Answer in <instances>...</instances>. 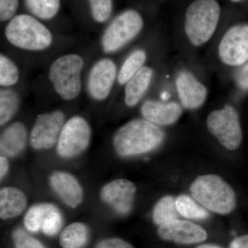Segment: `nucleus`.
<instances>
[{"label":"nucleus","mask_w":248,"mask_h":248,"mask_svg":"<svg viewBox=\"0 0 248 248\" xmlns=\"http://www.w3.org/2000/svg\"><path fill=\"white\" fill-rule=\"evenodd\" d=\"M218 56L230 66H241L248 61V24L228 29L218 46Z\"/></svg>","instance_id":"obj_10"},{"label":"nucleus","mask_w":248,"mask_h":248,"mask_svg":"<svg viewBox=\"0 0 248 248\" xmlns=\"http://www.w3.org/2000/svg\"><path fill=\"white\" fill-rule=\"evenodd\" d=\"M96 248H135L132 245L124 240L112 238L103 240Z\"/></svg>","instance_id":"obj_32"},{"label":"nucleus","mask_w":248,"mask_h":248,"mask_svg":"<svg viewBox=\"0 0 248 248\" xmlns=\"http://www.w3.org/2000/svg\"><path fill=\"white\" fill-rule=\"evenodd\" d=\"M89 239V230L84 223L75 222L66 227L60 236L62 248H81Z\"/></svg>","instance_id":"obj_21"},{"label":"nucleus","mask_w":248,"mask_h":248,"mask_svg":"<svg viewBox=\"0 0 248 248\" xmlns=\"http://www.w3.org/2000/svg\"><path fill=\"white\" fill-rule=\"evenodd\" d=\"M176 86L183 107L187 110H195L206 100V87L187 71H182L177 76Z\"/></svg>","instance_id":"obj_14"},{"label":"nucleus","mask_w":248,"mask_h":248,"mask_svg":"<svg viewBox=\"0 0 248 248\" xmlns=\"http://www.w3.org/2000/svg\"><path fill=\"white\" fill-rule=\"evenodd\" d=\"M65 124V114L61 110L37 115L30 134L31 146L37 151L49 150L58 143Z\"/></svg>","instance_id":"obj_9"},{"label":"nucleus","mask_w":248,"mask_h":248,"mask_svg":"<svg viewBox=\"0 0 248 248\" xmlns=\"http://www.w3.org/2000/svg\"><path fill=\"white\" fill-rule=\"evenodd\" d=\"M146 59V53L142 49H138L130 54L124 61L119 71L117 76L119 84H126L129 80L143 67Z\"/></svg>","instance_id":"obj_23"},{"label":"nucleus","mask_w":248,"mask_h":248,"mask_svg":"<svg viewBox=\"0 0 248 248\" xmlns=\"http://www.w3.org/2000/svg\"><path fill=\"white\" fill-rule=\"evenodd\" d=\"M13 239L16 248H45L38 240L29 236L21 229L14 232Z\"/></svg>","instance_id":"obj_29"},{"label":"nucleus","mask_w":248,"mask_h":248,"mask_svg":"<svg viewBox=\"0 0 248 248\" xmlns=\"http://www.w3.org/2000/svg\"><path fill=\"white\" fill-rule=\"evenodd\" d=\"M91 15L96 22L104 23L112 12V0H89Z\"/></svg>","instance_id":"obj_28"},{"label":"nucleus","mask_w":248,"mask_h":248,"mask_svg":"<svg viewBox=\"0 0 248 248\" xmlns=\"http://www.w3.org/2000/svg\"><path fill=\"white\" fill-rule=\"evenodd\" d=\"M28 133L22 122H15L5 128L0 138V151L6 157H16L25 149Z\"/></svg>","instance_id":"obj_17"},{"label":"nucleus","mask_w":248,"mask_h":248,"mask_svg":"<svg viewBox=\"0 0 248 248\" xmlns=\"http://www.w3.org/2000/svg\"><path fill=\"white\" fill-rule=\"evenodd\" d=\"M24 1L31 14L44 20L55 17L60 8V0H24Z\"/></svg>","instance_id":"obj_26"},{"label":"nucleus","mask_w":248,"mask_h":248,"mask_svg":"<svg viewBox=\"0 0 248 248\" xmlns=\"http://www.w3.org/2000/svg\"><path fill=\"white\" fill-rule=\"evenodd\" d=\"M207 128L222 146L235 151L241 146L243 131L237 111L231 105L212 112L206 121Z\"/></svg>","instance_id":"obj_7"},{"label":"nucleus","mask_w":248,"mask_h":248,"mask_svg":"<svg viewBox=\"0 0 248 248\" xmlns=\"http://www.w3.org/2000/svg\"><path fill=\"white\" fill-rule=\"evenodd\" d=\"M221 9L216 0H196L186 13L185 31L195 46L206 43L213 37L219 20Z\"/></svg>","instance_id":"obj_4"},{"label":"nucleus","mask_w":248,"mask_h":248,"mask_svg":"<svg viewBox=\"0 0 248 248\" xmlns=\"http://www.w3.org/2000/svg\"><path fill=\"white\" fill-rule=\"evenodd\" d=\"M153 77L151 67L143 66L131 78L125 87V103L128 107L138 105L146 94Z\"/></svg>","instance_id":"obj_19"},{"label":"nucleus","mask_w":248,"mask_h":248,"mask_svg":"<svg viewBox=\"0 0 248 248\" xmlns=\"http://www.w3.org/2000/svg\"><path fill=\"white\" fill-rule=\"evenodd\" d=\"M234 78L235 82L240 89L248 91V61L240 67Z\"/></svg>","instance_id":"obj_31"},{"label":"nucleus","mask_w":248,"mask_h":248,"mask_svg":"<svg viewBox=\"0 0 248 248\" xmlns=\"http://www.w3.org/2000/svg\"><path fill=\"white\" fill-rule=\"evenodd\" d=\"M19 6V0H0V19L11 20L15 17Z\"/></svg>","instance_id":"obj_30"},{"label":"nucleus","mask_w":248,"mask_h":248,"mask_svg":"<svg viewBox=\"0 0 248 248\" xmlns=\"http://www.w3.org/2000/svg\"><path fill=\"white\" fill-rule=\"evenodd\" d=\"M84 59L77 54H67L50 65L48 78L57 94L65 101L76 99L81 91V73Z\"/></svg>","instance_id":"obj_5"},{"label":"nucleus","mask_w":248,"mask_h":248,"mask_svg":"<svg viewBox=\"0 0 248 248\" xmlns=\"http://www.w3.org/2000/svg\"><path fill=\"white\" fill-rule=\"evenodd\" d=\"M20 99L14 90L4 88L0 91V125L8 123L19 108Z\"/></svg>","instance_id":"obj_24"},{"label":"nucleus","mask_w":248,"mask_h":248,"mask_svg":"<svg viewBox=\"0 0 248 248\" xmlns=\"http://www.w3.org/2000/svg\"><path fill=\"white\" fill-rule=\"evenodd\" d=\"M197 248H222L219 247V246H215V245H210V244H206V245H202V246H199Z\"/></svg>","instance_id":"obj_35"},{"label":"nucleus","mask_w":248,"mask_h":248,"mask_svg":"<svg viewBox=\"0 0 248 248\" xmlns=\"http://www.w3.org/2000/svg\"><path fill=\"white\" fill-rule=\"evenodd\" d=\"M176 199L172 196H165L155 204L153 210V220L157 226H162L178 219L179 217Z\"/></svg>","instance_id":"obj_22"},{"label":"nucleus","mask_w":248,"mask_h":248,"mask_svg":"<svg viewBox=\"0 0 248 248\" xmlns=\"http://www.w3.org/2000/svg\"><path fill=\"white\" fill-rule=\"evenodd\" d=\"M158 234L165 241L182 244L203 242L208 237L206 231L202 227L192 222L179 219L160 226Z\"/></svg>","instance_id":"obj_13"},{"label":"nucleus","mask_w":248,"mask_h":248,"mask_svg":"<svg viewBox=\"0 0 248 248\" xmlns=\"http://www.w3.org/2000/svg\"><path fill=\"white\" fill-rule=\"evenodd\" d=\"M52 189L62 202L71 208H76L84 200V191L74 176L63 171H55L49 178Z\"/></svg>","instance_id":"obj_15"},{"label":"nucleus","mask_w":248,"mask_h":248,"mask_svg":"<svg viewBox=\"0 0 248 248\" xmlns=\"http://www.w3.org/2000/svg\"><path fill=\"white\" fill-rule=\"evenodd\" d=\"M143 20L135 10L129 9L118 15L103 33L101 46L104 53L118 51L141 32Z\"/></svg>","instance_id":"obj_6"},{"label":"nucleus","mask_w":248,"mask_h":248,"mask_svg":"<svg viewBox=\"0 0 248 248\" xmlns=\"http://www.w3.org/2000/svg\"><path fill=\"white\" fill-rule=\"evenodd\" d=\"M165 133L159 125L137 119L121 126L114 135L112 144L119 156L134 157L151 153L161 146Z\"/></svg>","instance_id":"obj_1"},{"label":"nucleus","mask_w":248,"mask_h":248,"mask_svg":"<svg viewBox=\"0 0 248 248\" xmlns=\"http://www.w3.org/2000/svg\"><path fill=\"white\" fill-rule=\"evenodd\" d=\"M9 170V163L7 157L4 155H1L0 156V178L2 180L6 174H8Z\"/></svg>","instance_id":"obj_34"},{"label":"nucleus","mask_w":248,"mask_h":248,"mask_svg":"<svg viewBox=\"0 0 248 248\" xmlns=\"http://www.w3.org/2000/svg\"><path fill=\"white\" fill-rule=\"evenodd\" d=\"M92 130L87 120L73 116L65 122L62 129L56 151L60 157L71 159L84 153L91 142Z\"/></svg>","instance_id":"obj_8"},{"label":"nucleus","mask_w":248,"mask_h":248,"mask_svg":"<svg viewBox=\"0 0 248 248\" xmlns=\"http://www.w3.org/2000/svg\"><path fill=\"white\" fill-rule=\"evenodd\" d=\"M19 79V68L16 63L4 54L0 55V85L1 87L14 86Z\"/></svg>","instance_id":"obj_27"},{"label":"nucleus","mask_w":248,"mask_h":248,"mask_svg":"<svg viewBox=\"0 0 248 248\" xmlns=\"http://www.w3.org/2000/svg\"><path fill=\"white\" fill-rule=\"evenodd\" d=\"M117 76V66L110 59L104 58L96 62L88 79L90 96L97 102L106 100L110 95Z\"/></svg>","instance_id":"obj_12"},{"label":"nucleus","mask_w":248,"mask_h":248,"mask_svg":"<svg viewBox=\"0 0 248 248\" xmlns=\"http://www.w3.org/2000/svg\"><path fill=\"white\" fill-rule=\"evenodd\" d=\"M37 205L40 231L48 236L58 234L63 223L60 210L52 203H39Z\"/></svg>","instance_id":"obj_20"},{"label":"nucleus","mask_w":248,"mask_h":248,"mask_svg":"<svg viewBox=\"0 0 248 248\" xmlns=\"http://www.w3.org/2000/svg\"><path fill=\"white\" fill-rule=\"evenodd\" d=\"M27 198L16 187H5L0 190V217L6 220L19 216L25 210Z\"/></svg>","instance_id":"obj_18"},{"label":"nucleus","mask_w":248,"mask_h":248,"mask_svg":"<svg viewBox=\"0 0 248 248\" xmlns=\"http://www.w3.org/2000/svg\"><path fill=\"white\" fill-rule=\"evenodd\" d=\"M179 215L190 219L203 220L209 217L208 212L192 197L181 195L176 199Z\"/></svg>","instance_id":"obj_25"},{"label":"nucleus","mask_w":248,"mask_h":248,"mask_svg":"<svg viewBox=\"0 0 248 248\" xmlns=\"http://www.w3.org/2000/svg\"><path fill=\"white\" fill-rule=\"evenodd\" d=\"M5 37L11 45L29 51H42L53 43L50 30L29 15L15 16L6 25Z\"/></svg>","instance_id":"obj_3"},{"label":"nucleus","mask_w":248,"mask_h":248,"mask_svg":"<svg viewBox=\"0 0 248 248\" xmlns=\"http://www.w3.org/2000/svg\"><path fill=\"white\" fill-rule=\"evenodd\" d=\"M232 2L238 3L241 2V1H245V0H231Z\"/></svg>","instance_id":"obj_36"},{"label":"nucleus","mask_w":248,"mask_h":248,"mask_svg":"<svg viewBox=\"0 0 248 248\" xmlns=\"http://www.w3.org/2000/svg\"><path fill=\"white\" fill-rule=\"evenodd\" d=\"M136 192V186L131 181L115 179L103 186L100 197L115 213L126 215L133 208Z\"/></svg>","instance_id":"obj_11"},{"label":"nucleus","mask_w":248,"mask_h":248,"mask_svg":"<svg viewBox=\"0 0 248 248\" xmlns=\"http://www.w3.org/2000/svg\"><path fill=\"white\" fill-rule=\"evenodd\" d=\"M190 191L192 197L203 208L219 215L232 213L237 205L232 187L216 174L197 177L191 184Z\"/></svg>","instance_id":"obj_2"},{"label":"nucleus","mask_w":248,"mask_h":248,"mask_svg":"<svg viewBox=\"0 0 248 248\" xmlns=\"http://www.w3.org/2000/svg\"><path fill=\"white\" fill-rule=\"evenodd\" d=\"M231 248H248V234L243 235L233 240Z\"/></svg>","instance_id":"obj_33"},{"label":"nucleus","mask_w":248,"mask_h":248,"mask_svg":"<svg viewBox=\"0 0 248 248\" xmlns=\"http://www.w3.org/2000/svg\"><path fill=\"white\" fill-rule=\"evenodd\" d=\"M141 113L145 120L157 125H170L179 120L182 108L176 102L148 100L142 104Z\"/></svg>","instance_id":"obj_16"}]
</instances>
